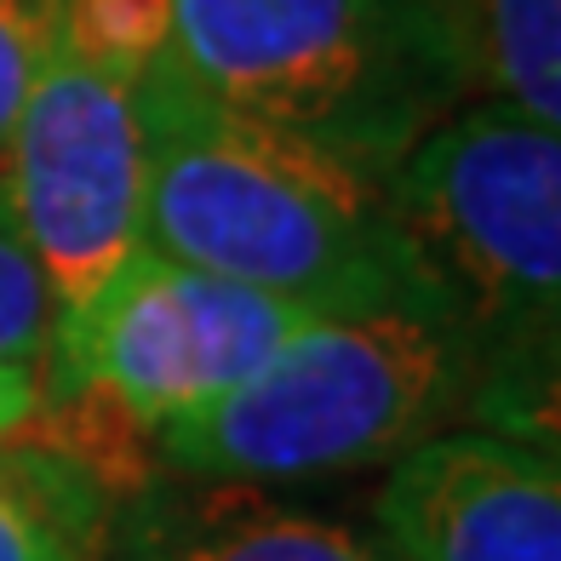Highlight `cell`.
Segmentation results:
<instances>
[{"instance_id": "277c9868", "label": "cell", "mask_w": 561, "mask_h": 561, "mask_svg": "<svg viewBox=\"0 0 561 561\" xmlns=\"http://www.w3.org/2000/svg\"><path fill=\"white\" fill-rule=\"evenodd\" d=\"M476 350L442 316L310 321L247 385L172 413L149 453L167 470L224 481H321L396 465L442 430L470 424Z\"/></svg>"}, {"instance_id": "4fadbf2b", "label": "cell", "mask_w": 561, "mask_h": 561, "mask_svg": "<svg viewBox=\"0 0 561 561\" xmlns=\"http://www.w3.org/2000/svg\"><path fill=\"white\" fill-rule=\"evenodd\" d=\"M58 7L64 0H0V144H7L41 64L58 46Z\"/></svg>"}, {"instance_id": "7a4b0ae2", "label": "cell", "mask_w": 561, "mask_h": 561, "mask_svg": "<svg viewBox=\"0 0 561 561\" xmlns=\"http://www.w3.org/2000/svg\"><path fill=\"white\" fill-rule=\"evenodd\" d=\"M390 218L476 350V430L556 447L561 126L476 92L385 178Z\"/></svg>"}, {"instance_id": "9c48e42d", "label": "cell", "mask_w": 561, "mask_h": 561, "mask_svg": "<svg viewBox=\"0 0 561 561\" xmlns=\"http://www.w3.org/2000/svg\"><path fill=\"white\" fill-rule=\"evenodd\" d=\"M184 304H190V327H195V378H201V401L224 396L247 385L252 373H264L280 350H287L304 327L321 321L298 304L259 293L247 280L207 275L184 264Z\"/></svg>"}, {"instance_id": "5b68a950", "label": "cell", "mask_w": 561, "mask_h": 561, "mask_svg": "<svg viewBox=\"0 0 561 561\" xmlns=\"http://www.w3.org/2000/svg\"><path fill=\"white\" fill-rule=\"evenodd\" d=\"M0 190L53 293V333L144 252L149 156L138 75L53 46L0 144Z\"/></svg>"}, {"instance_id": "8fae6325", "label": "cell", "mask_w": 561, "mask_h": 561, "mask_svg": "<svg viewBox=\"0 0 561 561\" xmlns=\"http://www.w3.org/2000/svg\"><path fill=\"white\" fill-rule=\"evenodd\" d=\"M58 46L104 69L144 75L172 46V0H64Z\"/></svg>"}, {"instance_id": "30bf717a", "label": "cell", "mask_w": 561, "mask_h": 561, "mask_svg": "<svg viewBox=\"0 0 561 561\" xmlns=\"http://www.w3.org/2000/svg\"><path fill=\"white\" fill-rule=\"evenodd\" d=\"M481 92L561 126V0H470Z\"/></svg>"}, {"instance_id": "3957f363", "label": "cell", "mask_w": 561, "mask_h": 561, "mask_svg": "<svg viewBox=\"0 0 561 561\" xmlns=\"http://www.w3.org/2000/svg\"><path fill=\"white\" fill-rule=\"evenodd\" d=\"M172 58L218 104L373 184L481 92L470 0H172Z\"/></svg>"}, {"instance_id": "ba28073f", "label": "cell", "mask_w": 561, "mask_h": 561, "mask_svg": "<svg viewBox=\"0 0 561 561\" xmlns=\"http://www.w3.org/2000/svg\"><path fill=\"white\" fill-rule=\"evenodd\" d=\"M115 488L64 447L0 442V561H98Z\"/></svg>"}, {"instance_id": "8992f818", "label": "cell", "mask_w": 561, "mask_h": 561, "mask_svg": "<svg viewBox=\"0 0 561 561\" xmlns=\"http://www.w3.org/2000/svg\"><path fill=\"white\" fill-rule=\"evenodd\" d=\"M367 539L385 561H561V458L499 430H442L390 465Z\"/></svg>"}, {"instance_id": "7c38bea8", "label": "cell", "mask_w": 561, "mask_h": 561, "mask_svg": "<svg viewBox=\"0 0 561 561\" xmlns=\"http://www.w3.org/2000/svg\"><path fill=\"white\" fill-rule=\"evenodd\" d=\"M53 339V293L0 190V362L41 367Z\"/></svg>"}, {"instance_id": "6da1fadb", "label": "cell", "mask_w": 561, "mask_h": 561, "mask_svg": "<svg viewBox=\"0 0 561 561\" xmlns=\"http://www.w3.org/2000/svg\"><path fill=\"white\" fill-rule=\"evenodd\" d=\"M138 126L149 156V252L247 280L327 321H453L401 241L385 184L218 104L190 81L172 46L138 75Z\"/></svg>"}, {"instance_id": "5bb4252c", "label": "cell", "mask_w": 561, "mask_h": 561, "mask_svg": "<svg viewBox=\"0 0 561 561\" xmlns=\"http://www.w3.org/2000/svg\"><path fill=\"white\" fill-rule=\"evenodd\" d=\"M46 419V390H41V367H18L0 362V442H23L41 436Z\"/></svg>"}, {"instance_id": "52a82bcc", "label": "cell", "mask_w": 561, "mask_h": 561, "mask_svg": "<svg viewBox=\"0 0 561 561\" xmlns=\"http://www.w3.org/2000/svg\"><path fill=\"white\" fill-rule=\"evenodd\" d=\"M98 561H385L367 533L275 499L259 481L144 470L104 516Z\"/></svg>"}]
</instances>
